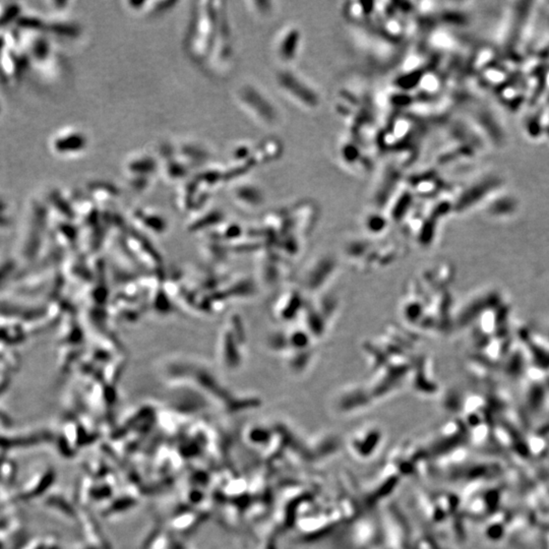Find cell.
Wrapping results in <instances>:
<instances>
[{"label":"cell","mask_w":549,"mask_h":549,"mask_svg":"<svg viewBox=\"0 0 549 549\" xmlns=\"http://www.w3.org/2000/svg\"><path fill=\"white\" fill-rule=\"evenodd\" d=\"M283 93L294 103L307 110H314L319 105V97L315 89L301 76L291 70L280 71L277 77Z\"/></svg>","instance_id":"cell-1"},{"label":"cell","mask_w":549,"mask_h":549,"mask_svg":"<svg viewBox=\"0 0 549 549\" xmlns=\"http://www.w3.org/2000/svg\"><path fill=\"white\" fill-rule=\"evenodd\" d=\"M300 41V32L294 26L287 27L283 35L279 36L277 44V53L279 58L285 62H290L295 58L298 52Z\"/></svg>","instance_id":"cell-2"}]
</instances>
